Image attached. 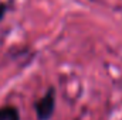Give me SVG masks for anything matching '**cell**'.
I'll return each instance as SVG.
<instances>
[{
    "instance_id": "7a4b0ae2",
    "label": "cell",
    "mask_w": 122,
    "mask_h": 120,
    "mask_svg": "<svg viewBox=\"0 0 122 120\" xmlns=\"http://www.w3.org/2000/svg\"><path fill=\"white\" fill-rule=\"evenodd\" d=\"M0 120H20L19 110L13 106H4L0 109Z\"/></svg>"
},
{
    "instance_id": "3957f363",
    "label": "cell",
    "mask_w": 122,
    "mask_h": 120,
    "mask_svg": "<svg viewBox=\"0 0 122 120\" xmlns=\"http://www.w3.org/2000/svg\"><path fill=\"white\" fill-rule=\"evenodd\" d=\"M6 4H0V20L4 17V14H6Z\"/></svg>"
},
{
    "instance_id": "6da1fadb",
    "label": "cell",
    "mask_w": 122,
    "mask_h": 120,
    "mask_svg": "<svg viewBox=\"0 0 122 120\" xmlns=\"http://www.w3.org/2000/svg\"><path fill=\"white\" fill-rule=\"evenodd\" d=\"M54 107H56V93L54 89H50L36 103L37 117L40 120H48L54 113Z\"/></svg>"
}]
</instances>
